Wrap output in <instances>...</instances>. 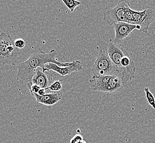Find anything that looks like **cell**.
Masks as SVG:
<instances>
[{"label": "cell", "instance_id": "1", "mask_svg": "<svg viewBox=\"0 0 155 143\" xmlns=\"http://www.w3.org/2000/svg\"><path fill=\"white\" fill-rule=\"evenodd\" d=\"M57 55L58 53L55 50H51L48 53L40 51L31 54L28 59L17 65V80L21 83L28 84L31 82L37 69L41 68L45 72L46 71L45 65L49 63L56 64L60 67H66L71 65L72 62H59L56 59Z\"/></svg>", "mask_w": 155, "mask_h": 143}, {"label": "cell", "instance_id": "2", "mask_svg": "<svg viewBox=\"0 0 155 143\" xmlns=\"http://www.w3.org/2000/svg\"><path fill=\"white\" fill-rule=\"evenodd\" d=\"M90 87L94 91L113 93L124 87L120 76L118 75L111 76L93 75L89 80Z\"/></svg>", "mask_w": 155, "mask_h": 143}, {"label": "cell", "instance_id": "3", "mask_svg": "<svg viewBox=\"0 0 155 143\" xmlns=\"http://www.w3.org/2000/svg\"><path fill=\"white\" fill-rule=\"evenodd\" d=\"M20 56V50L15 45V41L5 32L0 34V63L16 65Z\"/></svg>", "mask_w": 155, "mask_h": 143}, {"label": "cell", "instance_id": "4", "mask_svg": "<svg viewBox=\"0 0 155 143\" xmlns=\"http://www.w3.org/2000/svg\"><path fill=\"white\" fill-rule=\"evenodd\" d=\"M126 16L129 24L139 25L141 28L140 31L147 33L150 25L155 19V8L150 7L143 11H135L129 7L127 10Z\"/></svg>", "mask_w": 155, "mask_h": 143}, {"label": "cell", "instance_id": "5", "mask_svg": "<svg viewBox=\"0 0 155 143\" xmlns=\"http://www.w3.org/2000/svg\"><path fill=\"white\" fill-rule=\"evenodd\" d=\"M92 71L95 76H111L118 75L120 76V72L110 59L108 53L104 50H101L97 56L96 60L93 64Z\"/></svg>", "mask_w": 155, "mask_h": 143}, {"label": "cell", "instance_id": "6", "mask_svg": "<svg viewBox=\"0 0 155 143\" xmlns=\"http://www.w3.org/2000/svg\"><path fill=\"white\" fill-rule=\"evenodd\" d=\"M128 7H129V3L125 1H119L114 8L104 12V21L110 26L120 22L129 23L126 16V12Z\"/></svg>", "mask_w": 155, "mask_h": 143}, {"label": "cell", "instance_id": "7", "mask_svg": "<svg viewBox=\"0 0 155 143\" xmlns=\"http://www.w3.org/2000/svg\"><path fill=\"white\" fill-rule=\"evenodd\" d=\"M119 71L121 73V80L124 86L135 78L136 67L135 63L131 58L130 53L121 59Z\"/></svg>", "mask_w": 155, "mask_h": 143}, {"label": "cell", "instance_id": "8", "mask_svg": "<svg viewBox=\"0 0 155 143\" xmlns=\"http://www.w3.org/2000/svg\"><path fill=\"white\" fill-rule=\"evenodd\" d=\"M114 44L120 45L123 41L128 37L134 29L141 30L139 25H133L125 22H120L115 24Z\"/></svg>", "mask_w": 155, "mask_h": 143}, {"label": "cell", "instance_id": "9", "mask_svg": "<svg viewBox=\"0 0 155 143\" xmlns=\"http://www.w3.org/2000/svg\"><path fill=\"white\" fill-rule=\"evenodd\" d=\"M45 68L46 71H53L62 76H65L73 72L80 71L83 68V65L79 61H74L72 62L71 65L66 67H60L56 64L49 63L45 65Z\"/></svg>", "mask_w": 155, "mask_h": 143}, {"label": "cell", "instance_id": "10", "mask_svg": "<svg viewBox=\"0 0 155 143\" xmlns=\"http://www.w3.org/2000/svg\"><path fill=\"white\" fill-rule=\"evenodd\" d=\"M108 54L112 62L114 63L118 69L120 65L121 59L124 56L129 53V51L125 50L121 46L110 43L107 46Z\"/></svg>", "mask_w": 155, "mask_h": 143}, {"label": "cell", "instance_id": "11", "mask_svg": "<svg viewBox=\"0 0 155 143\" xmlns=\"http://www.w3.org/2000/svg\"><path fill=\"white\" fill-rule=\"evenodd\" d=\"M34 97L38 103L45 106H53L61 100L62 93L61 91L56 92L49 91V93L45 94L42 97H40L37 94H35Z\"/></svg>", "mask_w": 155, "mask_h": 143}, {"label": "cell", "instance_id": "12", "mask_svg": "<svg viewBox=\"0 0 155 143\" xmlns=\"http://www.w3.org/2000/svg\"><path fill=\"white\" fill-rule=\"evenodd\" d=\"M31 82L41 89H47L49 87V79L43 69H41V68L36 69Z\"/></svg>", "mask_w": 155, "mask_h": 143}, {"label": "cell", "instance_id": "13", "mask_svg": "<svg viewBox=\"0 0 155 143\" xmlns=\"http://www.w3.org/2000/svg\"><path fill=\"white\" fill-rule=\"evenodd\" d=\"M62 2L68 8L71 12H73L77 7L81 5V2L74 0H62Z\"/></svg>", "mask_w": 155, "mask_h": 143}, {"label": "cell", "instance_id": "14", "mask_svg": "<svg viewBox=\"0 0 155 143\" xmlns=\"http://www.w3.org/2000/svg\"><path fill=\"white\" fill-rule=\"evenodd\" d=\"M144 91L146 95V99L149 104L152 106V108L155 109V98L153 94L150 91L149 87L144 88Z\"/></svg>", "mask_w": 155, "mask_h": 143}, {"label": "cell", "instance_id": "15", "mask_svg": "<svg viewBox=\"0 0 155 143\" xmlns=\"http://www.w3.org/2000/svg\"><path fill=\"white\" fill-rule=\"evenodd\" d=\"M62 88V83L59 81H56L54 82L53 84H51L46 90L52 92L59 91Z\"/></svg>", "mask_w": 155, "mask_h": 143}, {"label": "cell", "instance_id": "16", "mask_svg": "<svg viewBox=\"0 0 155 143\" xmlns=\"http://www.w3.org/2000/svg\"><path fill=\"white\" fill-rule=\"evenodd\" d=\"M27 86L31 95L33 96L35 94H37L38 91L41 89V87L35 84H33L31 82L27 84Z\"/></svg>", "mask_w": 155, "mask_h": 143}, {"label": "cell", "instance_id": "17", "mask_svg": "<svg viewBox=\"0 0 155 143\" xmlns=\"http://www.w3.org/2000/svg\"><path fill=\"white\" fill-rule=\"evenodd\" d=\"M15 45L18 49H22L25 46V41L23 39H17L15 40Z\"/></svg>", "mask_w": 155, "mask_h": 143}, {"label": "cell", "instance_id": "18", "mask_svg": "<svg viewBox=\"0 0 155 143\" xmlns=\"http://www.w3.org/2000/svg\"><path fill=\"white\" fill-rule=\"evenodd\" d=\"M82 140H84L83 137L80 134H76L71 139L70 143H78Z\"/></svg>", "mask_w": 155, "mask_h": 143}, {"label": "cell", "instance_id": "19", "mask_svg": "<svg viewBox=\"0 0 155 143\" xmlns=\"http://www.w3.org/2000/svg\"><path fill=\"white\" fill-rule=\"evenodd\" d=\"M46 89H41H41L39 90V91H38V93L37 94L38 95H39V96H40V97H42V96H43L45 94H46Z\"/></svg>", "mask_w": 155, "mask_h": 143}, {"label": "cell", "instance_id": "20", "mask_svg": "<svg viewBox=\"0 0 155 143\" xmlns=\"http://www.w3.org/2000/svg\"><path fill=\"white\" fill-rule=\"evenodd\" d=\"M87 143V142L85 141V140H82V141H80V143Z\"/></svg>", "mask_w": 155, "mask_h": 143}]
</instances>
